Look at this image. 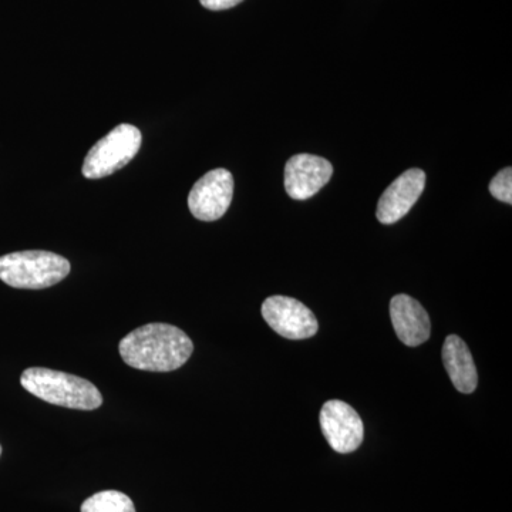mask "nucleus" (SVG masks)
<instances>
[{"label":"nucleus","instance_id":"8","mask_svg":"<svg viewBox=\"0 0 512 512\" xmlns=\"http://www.w3.org/2000/svg\"><path fill=\"white\" fill-rule=\"evenodd\" d=\"M333 167L325 158L298 154L285 167V188L292 200L305 201L318 194L332 178Z\"/></svg>","mask_w":512,"mask_h":512},{"label":"nucleus","instance_id":"10","mask_svg":"<svg viewBox=\"0 0 512 512\" xmlns=\"http://www.w3.org/2000/svg\"><path fill=\"white\" fill-rule=\"evenodd\" d=\"M390 318L404 345H423L430 338V318L419 301L409 295H396L390 302Z\"/></svg>","mask_w":512,"mask_h":512},{"label":"nucleus","instance_id":"6","mask_svg":"<svg viewBox=\"0 0 512 512\" xmlns=\"http://www.w3.org/2000/svg\"><path fill=\"white\" fill-rule=\"evenodd\" d=\"M265 322L286 339H309L318 333L319 325L308 306L288 296H271L262 303Z\"/></svg>","mask_w":512,"mask_h":512},{"label":"nucleus","instance_id":"5","mask_svg":"<svg viewBox=\"0 0 512 512\" xmlns=\"http://www.w3.org/2000/svg\"><path fill=\"white\" fill-rule=\"evenodd\" d=\"M234 197V177L225 168H217L200 178L188 195L191 214L200 221L224 217Z\"/></svg>","mask_w":512,"mask_h":512},{"label":"nucleus","instance_id":"7","mask_svg":"<svg viewBox=\"0 0 512 512\" xmlns=\"http://www.w3.org/2000/svg\"><path fill=\"white\" fill-rule=\"evenodd\" d=\"M320 427L329 446L340 454H349L363 443L365 429L359 414L348 403L330 400L320 410Z\"/></svg>","mask_w":512,"mask_h":512},{"label":"nucleus","instance_id":"2","mask_svg":"<svg viewBox=\"0 0 512 512\" xmlns=\"http://www.w3.org/2000/svg\"><path fill=\"white\" fill-rule=\"evenodd\" d=\"M23 389L37 399L74 410H96L103 404L100 390L83 377L56 372L45 367H30L20 376Z\"/></svg>","mask_w":512,"mask_h":512},{"label":"nucleus","instance_id":"3","mask_svg":"<svg viewBox=\"0 0 512 512\" xmlns=\"http://www.w3.org/2000/svg\"><path fill=\"white\" fill-rule=\"evenodd\" d=\"M70 274V262L49 251L0 256V281L16 289H46Z\"/></svg>","mask_w":512,"mask_h":512},{"label":"nucleus","instance_id":"4","mask_svg":"<svg viewBox=\"0 0 512 512\" xmlns=\"http://www.w3.org/2000/svg\"><path fill=\"white\" fill-rule=\"evenodd\" d=\"M141 131L131 124H120L97 141L84 160L82 173L89 180L109 177L126 167L140 151Z\"/></svg>","mask_w":512,"mask_h":512},{"label":"nucleus","instance_id":"14","mask_svg":"<svg viewBox=\"0 0 512 512\" xmlns=\"http://www.w3.org/2000/svg\"><path fill=\"white\" fill-rule=\"evenodd\" d=\"M201 5L208 10H227L235 8L244 0H200Z\"/></svg>","mask_w":512,"mask_h":512},{"label":"nucleus","instance_id":"1","mask_svg":"<svg viewBox=\"0 0 512 512\" xmlns=\"http://www.w3.org/2000/svg\"><path fill=\"white\" fill-rule=\"evenodd\" d=\"M120 355L128 366L146 372H173L194 352L183 330L167 323H150L121 339Z\"/></svg>","mask_w":512,"mask_h":512},{"label":"nucleus","instance_id":"15","mask_svg":"<svg viewBox=\"0 0 512 512\" xmlns=\"http://www.w3.org/2000/svg\"><path fill=\"white\" fill-rule=\"evenodd\" d=\"M0 456H2V446H0Z\"/></svg>","mask_w":512,"mask_h":512},{"label":"nucleus","instance_id":"9","mask_svg":"<svg viewBox=\"0 0 512 512\" xmlns=\"http://www.w3.org/2000/svg\"><path fill=\"white\" fill-rule=\"evenodd\" d=\"M426 187V173L420 168H412L389 185L377 204V220L384 225H392L402 220L419 200Z\"/></svg>","mask_w":512,"mask_h":512},{"label":"nucleus","instance_id":"11","mask_svg":"<svg viewBox=\"0 0 512 512\" xmlns=\"http://www.w3.org/2000/svg\"><path fill=\"white\" fill-rule=\"evenodd\" d=\"M443 363L458 392L470 394L477 389L476 365L463 339L456 335L448 336L443 346Z\"/></svg>","mask_w":512,"mask_h":512},{"label":"nucleus","instance_id":"13","mask_svg":"<svg viewBox=\"0 0 512 512\" xmlns=\"http://www.w3.org/2000/svg\"><path fill=\"white\" fill-rule=\"evenodd\" d=\"M490 192L498 201L510 204L512 202V168L507 167L495 175L490 183Z\"/></svg>","mask_w":512,"mask_h":512},{"label":"nucleus","instance_id":"12","mask_svg":"<svg viewBox=\"0 0 512 512\" xmlns=\"http://www.w3.org/2000/svg\"><path fill=\"white\" fill-rule=\"evenodd\" d=\"M82 512H136V507L128 495L109 490L87 498L82 504Z\"/></svg>","mask_w":512,"mask_h":512}]
</instances>
